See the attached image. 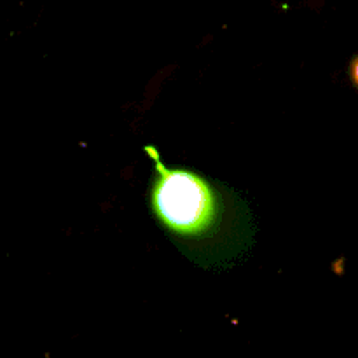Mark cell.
<instances>
[{"mask_svg":"<svg viewBox=\"0 0 358 358\" xmlns=\"http://www.w3.org/2000/svg\"><path fill=\"white\" fill-rule=\"evenodd\" d=\"M152 163L149 206L166 236L192 261L208 266L234 261L250 245L248 208L229 189L189 168L166 166L156 147H145Z\"/></svg>","mask_w":358,"mask_h":358,"instance_id":"6da1fadb","label":"cell"},{"mask_svg":"<svg viewBox=\"0 0 358 358\" xmlns=\"http://www.w3.org/2000/svg\"><path fill=\"white\" fill-rule=\"evenodd\" d=\"M348 77H350V83H352V86L358 91V52L353 56L352 62H350Z\"/></svg>","mask_w":358,"mask_h":358,"instance_id":"7a4b0ae2","label":"cell"}]
</instances>
